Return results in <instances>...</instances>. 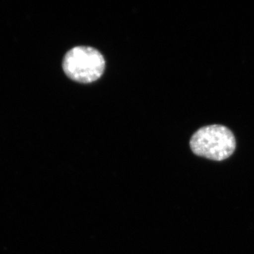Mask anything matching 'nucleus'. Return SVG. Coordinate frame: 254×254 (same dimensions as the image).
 Here are the masks:
<instances>
[{"mask_svg":"<svg viewBox=\"0 0 254 254\" xmlns=\"http://www.w3.org/2000/svg\"><path fill=\"white\" fill-rule=\"evenodd\" d=\"M63 67L70 79L90 83L101 77L105 71V61L101 53L95 48L78 46L64 55Z\"/></svg>","mask_w":254,"mask_h":254,"instance_id":"obj_2","label":"nucleus"},{"mask_svg":"<svg viewBox=\"0 0 254 254\" xmlns=\"http://www.w3.org/2000/svg\"><path fill=\"white\" fill-rule=\"evenodd\" d=\"M192 152L198 156L215 161L230 158L236 148V140L227 127L213 125L202 127L190 140Z\"/></svg>","mask_w":254,"mask_h":254,"instance_id":"obj_1","label":"nucleus"}]
</instances>
